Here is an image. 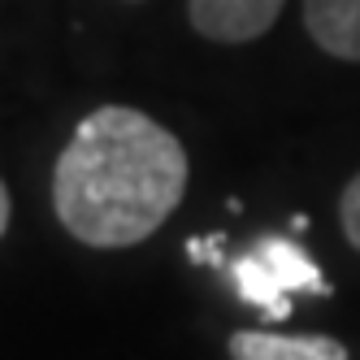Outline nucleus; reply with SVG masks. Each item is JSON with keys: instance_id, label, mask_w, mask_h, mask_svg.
<instances>
[{"instance_id": "nucleus-1", "label": "nucleus", "mask_w": 360, "mask_h": 360, "mask_svg": "<svg viewBox=\"0 0 360 360\" xmlns=\"http://www.w3.org/2000/svg\"><path fill=\"white\" fill-rule=\"evenodd\" d=\"M187 191V152L161 122L105 105L79 122L53 169V209L87 248H135Z\"/></svg>"}, {"instance_id": "nucleus-2", "label": "nucleus", "mask_w": 360, "mask_h": 360, "mask_svg": "<svg viewBox=\"0 0 360 360\" xmlns=\"http://www.w3.org/2000/svg\"><path fill=\"white\" fill-rule=\"evenodd\" d=\"M230 278H235L239 300L261 308L269 321H287L291 317V291L330 295V282L321 278L317 261L291 239H261L252 252L235 256Z\"/></svg>"}, {"instance_id": "nucleus-3", "label": "nucleus", "mask_w": 360, "mask_h": 360, "mask_svg": "<svg viewBox=\"0 0 360 360\" xmlns=\"http://www.w3.org/2000/svg\"><path fill=\"white\" fill-rule=\"evenodd\" d=\"M287 0H187L191 27L213 44H252L261 39Z\"/></svg>"}, {"instance_id": "nucleus-4", "label": "nucleus", "mask_w": 360, "mask_h": 360, "mask_svg": "<svg viewBox=\"0 0 360 360\" xmlns=\"http://www.w3.org/2000/svg\"><path fill=\"white\" fill-rule=\"evenodd\" d=\"M230 360H347V347L330 334L239 330L230 339Z\"/></svg>"}, {"instance_id": "nucleus-5", "label": "nucleus", "mask_w": 360, "mask_h": 360, "mask_svg": "<svg viewBox=\"0 0 360 360\" xmlns=\"http://www.w3.org/2000/svg\"><path fill=\"white\" fill-rule=\"evenodd\" d=\"M304 27L321 53L360 61V0H304Z\"/></svg>"}, {"instance_id": "nucleus-6", "label": "nucleus", "mask_w": 360, "mask_h": 360, "mask_svg": "<svg viewBox=\"0 0 360 360\" xmlns=\"http://www.w3.org/2000/svg\"><path fill=\"white\" fill-rule=\"evenodd\" d=\"M339 221H343L347 243L360 252V174L347 183V191H343V200H339Z\"/></svg>"}, {"instance_id": "nucleus-7", "label": "nucleus", "mask_w": 360, "mask_h": 360, "mask_svg": "<svg viewBox=\"0 0 360 360\" xmlns=\"http://www.w3.org/2000/svg\"><path fill=\"white\" fill-rule=\"evenodd\" d=\"M9 213H13V204H9V191H5V183H0V235L9 230Z\"/></svg>"}]
</instances>
